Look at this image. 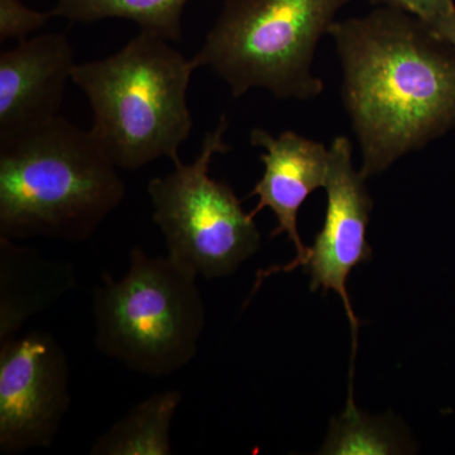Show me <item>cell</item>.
<instances>
[{
  "instance_id": "obj_1",
  "label": "cell",
  "mask_w": 455,
  "mask_h": 455,
  "mask_svg": "<svg viewBox=\"0 0 455 455\" xmlns=\"http://www.w3.org/2000/svg\"><path fill=\"white\" fill-rule=\"evenodd\" d=\"M341 99L364 179L455 128V49L400 9L379 5L337 20Z\"/></svg>"
},
{
  "instance_id": "obj_8",
  "label": "cell",
  "mask_w": 455,
  "mask_h": 455,
  "mask_svg": "<svg viewBox=\"0 0 455 455\" xmlns=\"http://www.w3.org/2000/svg\"><path fill=\"white\" fill-rule=\"evenodd\" d=\"M329 151L331 169L324 188L326 212L323 229L317 233L314 244L307 248L304 259L292 260L283 267L259 272L257 284L269 275L304 266L310 275L311 291L334 290L343 300L352 325L355 357L359 322L353 313L346 283L355 266L372 259L366 232L373 202L364 184L366 179L353 164L350 140L344 136L335 137Z\"/></svg>"
},
{
  "instance_id": "obj_2",
  "label": "cell",
  "mask_w": 455,
  "mask_h": 455,
  "mask_svg": "<svg viewBox=\"0 0 455 455\" xmlns=\"http://www.w3.org/2000/svg\"><path fill=\"white\" fill-rule=\"evenodd\" d=\"M125 185L92 132L59 116L0 139V235L83 242L123 202Z\"/></svg>"
},
{
  "instance_id": "obj_16",
  "label": "cell",
  "mask_w": 455,
  "mask_h": 455,
  "mask_svg": "<svg viewBox=\"0 0 455 455\" xmlns=\"http://www.w3.org/2000/svg\"><path fill=\"white\" fill-rule=\"evenodd\" d=\"M373 4L406 12L427 25L455 12V0H372Z\"/></svg>"
},
{
  "instance_id": "obj_6",
  "label": "cell",
  "mask_w": 455,
  "mask_h": 455,
  "mask_svg": "<svg viewBox=\"0 0 455 455\" xmlns=\"http://www.w3.org/2000/svg\"><path fill=\"white\" fill-rule=\"evenodd\" d=\"M228 119L221 116L204 137L190 164L149 181L154 221L160 228L171 259L206 280L229 276L259 250L260 235L229 185L211 178L215 155L229 152L224 140Z\"/></svg>"
},
{
  "instance_id": "obj_9",
  "label": "cell",
  "mask_w": 455,
  "mask_h": 455,
  "mask_svg": "<svg viewBox=\"0 0 455 455\" xmlns=\"http://www.w3.org/2000/svg\"><path fill=\"white\" fill-rule=\"evenodd\" d=\"M74 50L64 35L46 33L18 42L0 55V139L61 116L73 82Z\"/></svg>"
},
{
  "instance_id": "obj_13",
  "label": "cell",
  "mask_w": 455,
  "mask_h": 455,
  "mask_svg": "<svg viewBox=\"0 0 455 455\" xmlns=\"http://www.w3.org/2000/svg\"><path fill=\"white\" fill-rule=\"evenodd\" d=\"M188 0H59L53 17L74 23H94L110 18L132 20L140 32L169 42L181 40V20Z\"/></svg>"
},
{
  "instance_id": "obj_12",
  "label": "cell",
  "mask_w": 455,
  "mask_h": 455,
  "mask_svg": "<svg viewBox=\"0 0 455 455\" xmlns=\"http://www.w3.org/2000/svg\"><path fill=\"white\" fill-rule=\"evenodd\" d=\"M181 392H158L133 407L101 434L92 455H170L171 424L181 403Z\"/></svg>"
},
{
  "instance_id": "obj_14",
  "label": "cell",
  "mask_w": 455,
  "mask_h": 455,
  "mask_svg": "<svg viewBox=\"0 0 455 455\" xmlns=\"http://www.w3.org/2000/svg\"><path fill=\"white\" fill-rule=\"evenodd\" d=\"M410 445L390 420L362 414L349 395L347 409L333 419L320 454L386 455L407 453Z\"/></svg>"
},
{
  "instance_id": "obj_11",
  "label": "cell",
  "mask_w": 455,
  "mask_h": 455,
  "mask_svg": "<svg viewBox=\"0 0 455 455\" xmlns=\"http://www.w3.org/2000/svg\"><path fill=\"white\" fill-rule=\"evenodd\" d=\"M73 266L0 235V343L31 317L52 307L75 286Z\"/></svg>"
},
{
  "instance_id": "obj_7",
  "label": "cell",
  "mask_w": 455,
  "mask_h": 455,
  "mask_svg": "<svg viewBox=\"0 0 455 455\" xmlns=\"http://www.w3.org/2000/svg\"><path fill=\"white\" fill-rule=\"evenodd\" d=\"M70 403L68 358L52 335L0 343V453L51 448Z\"/></svg>"
},
{
  "instance_id": "obj_4",
  "label": "cell",
  "mask_w": 455,
  "mask_h": 455,
  "mask_svg": "<svg viewBox=\"0 0 455 455\" xmlns=\"http://www.w3.org/2000/svg\"><path fill=\"white\" fill-rule=\"evenodd\" d=\"M350 0H226L191 59L229 86L233 97L267 90L284 100H313L324 83L313 71L323 36Z\"/></svg>"
},
{
  "instance_id": "obj_3",
  "label": "cell",
  "mask_w": 455,
  "mask_h": 455,
  "mask_svg": "<svg viewBox=\"0 0 455 455\" xmlns=\"http://www.w3.org/2000/svg\"><path fill=\"white\" fill-rule=\"evenodd\" d=\"M196 70L169 41L142 32L118 52L75 66L73 83L92 107L90 132L118 169L181 161L180 147L193 130L188 90Z\"/></svg>"
},
{
  "instance_id": "obj_17",
  "label": "cell",
  "mask_w": 455,
  "mask_h": 455,
  "mask_svg": "<svg viewBox=\"0 0 455 455\" xmlns=\"http://www.w3.org/2000/svg\"><path fill=\"white\" fill-rule=\"evenodd\" d=\"M427 26L430 27L431 31L435 33L439 38L448 42L455 49V12L449 14V16L440 18V20Z\"/></svg>"
},
{
  "instance_id": "obj_5",
  "label": "cell",
  "mask_w": 455,
  "mask_h": 455,
  "mask_svg": "<svg viewBox=\"0 0 455 455\" xmlns=\"http://www.w3.org/2000/svg\"><path fill=\"white\" fill-rule=\"evenodd\" d=\"M130 259L124 277L103 272L94 289L95 347L133 372L170 376L196 357L205 326L197 276L139 247Z\"/></svg>"
},
{
  "instance_id": "obj_10",
  "label": "cell",
  "mask_w": 455,
  "mask_h": 455,
  "mask_svg": "<svg viewBox=\"0 0 455 455\" xmlns=\"http://www.w3.org/2000/svg\"><path fill=\"white\" fill-rule=\"evenodd\" d=\"M250 142L265 151L259 157L265 172L250 194L259 200L251 214L256 217L263 209H271L277 220L271 236L286 233L298 251L293 260L304 259L307 247L299 235L298 214L313 191L325 188L331 169L329 147L292 131L274 137L262 128L251 132Z\"/></svg>"
},
{
  "instance_id": "obj_15",
  "label": "cell",
  "mask_w": 455,
  "mask_h": 455,
  "mask_svg": "<svg viewBox=\"0 0 455 455\" xmlns=\"http://www.w3.org/2000/svg\"><path fill=\"white\" fill-rule=\"evenodd\" d=\"M52 17V11H35L22 0H0V42L25 41L31 33L44 28Z\"/></svg>"
}]
</instances>
